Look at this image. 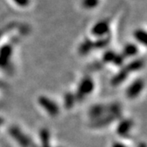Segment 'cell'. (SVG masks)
<instances>
[{
  "instance_id": "obj_1",
  "label": "cell",
  "mask_w": 147,
  "mask_h": 147,
  "mask_svg": "<svg viewBox=\"0 0 147 147\" xmlns=\"http://www.w3.org/2000/svg\"><path fill=\"white\" fill-rule=\"evenodd\" d=\"M95 89V84L93 79L90 76H85L80 80L75 96L77 100H84L93 92Z\"/></svg>"
},
{
  "instance_id": "obj_2",
  "label": "cell",
  "mask_w": 147,
  "mask_h": 147,
  "mask_svg": "<svg viewBox=\"0 0 147 147\" xmlns=\"http://www.w3.org/2000/svg\"><path fill=\"white\" fill-rule=\"evenodd\" d=\"M38 105L51 117H57L60 113V108L57 102L46 96H41L38 99Z\"/></svg>"
},
{
  "instance_id": "obj_3",
  "label": "cell",
  "mask_w": 147,
  "mask_h": 147,
  "mask_svg": "<svg viewBox=\"0 0 147 147\" xmlns=\"http://www.w3.org/2000/svg\"><path fill=\"white\" fill-rule=\"evenodd\" d=\"M144 88H145V80L140 78L135 79L126 88L125 91L126 97L130 100L136 99L142 94Z\"/></svg>"
},
{
  "instance_id": "obj_4",
  "label": "cell",
  "mask_w": 147,
  "mask_h": 147,
  "mask_svg": "<svg viewBox=\"0 0 147 147\" xmlns=\"http://www.w3.org/2000/svg\"><path fill=\"white\" fill-rule=\"evenodd\" d=\"M134 123L131 119H122L117 125L116 131L119 137H126L130 135L131 129L133 128Z\"/></svg>"
},
{
  "instance_id": "obj_5",
  "label": "cell",
  "mask_w": 147,
  "mask_h": 147,
  "mask_svg": "<svg viewBox=\"0 0 147 147\" xmlns=\"http://www.w3.org/2000/svg\"><path fill=\"white\" fill-rule=\"evenodd\" d=\"M108 113L107 110V105H102V104H96L93 105L90 108L88 111V115L91 119L97 121L101 118H103Z\"/></svg>"
},
{
  "instance_id": "obj_6",
  "label": "cell",
  "mask_w": 147,
  "mask_h": 147,
  "mask_svg": "<svg viewBox=\"0 0 147 147\" xmlns=\"http://www.w3.org/2000/svg\"><path fill=\"white\" fill-rule=\"evenodd\" d=\"M124 54L127 55L128 57H133L137 53V48L134 45H127L124 48Z\"/></svg>"
},
{
  "instance_id": "obj_7",
  "label": "cell",
  "mask_w": 147,
  "mask_h": 147,
  "mask_svg": "<svg viewBox=\"0 0 147 147\" xmlns=\"http://www.w3.org/2000/svg\"><path fill=\"white\" fill-rule=\"evenodd\" d=\"M110 147H128L127 146L126 144H124L123 142H119V141H117V142H113L111 144V146Z\"/></svg>"
},
{
  "instance_id": "obj_8",
  "label": "cell",
  "mask_w": 147,
  "mask_h": 147,
  "mask_svg": "<svg viewBox=\"0 0 147 147\" xmlns=\"http://www.w3.org/2000/svg\"><path fill=\"white\" fill-rule=\"evenodd\" d=\"M138 147H146V145H145V143H142V144L139 145V146Z\"/></svg>"
}]
</instances>
